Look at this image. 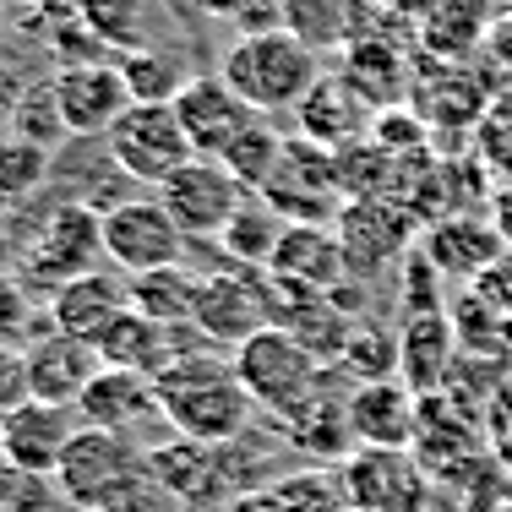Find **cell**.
<instances>
[{
	"label": "cell",
	"instance_id": "cell-21",
	"mask_svg": "<svg viewBox=\"0 0 512 512\" xmlns=\"http://www.w3.org/2000/svg\"><path fill=\"white\" fill-rule=\"evenodd\" d=\"M349 425H355V447H414L420 393H409L398 376L355 382L349 387Z\"/></svg>",
	"mask_w": 512,
	"mask_h": 512
},
{
	"label": "cell",
	"instance_id": "cell-16",
	"mask_svg": "<svg viewBox=\"0 0 512 512\" xmlns=\"http://www.w3.org/2000/svg\"><path fill=\"white\" fill-rule=\"evenodd\" d=\"M82 414L77 409H60V404H39L28 398L22 409L0 414V453H6L17 469L39 474V480H55L60 458H66L71 436L82 431Z\"/></svg>",
	"mask_w": 512,
	"mask_h": 512
},
{
	"label": "cell",
	"instance_id": "cell-31",
	"mask_svg": "<svg viewBox=\"0 0 512 512\" xmlns=\"http://www.w3.org/2000/svg\"><path fill=\"white\" fill-rule=\"evenodd\" d=\"M55 175V153L39 142H0V202H28L44 191V180Z\"/></svg>",
	"mask_w": 512,
	"mask_h": 512
},
{
	"label": "cell",
	"instance_id": "cell-14",
	"mask_svg": "<svg viewBox=\"0 0 512 512\" xmlns=\"http://www.w3.org/2000/svg\"><path fill=\"white\" fill-rule=\"evenodd\" d=\"M175 115H180V126H186L197 158H224L256 120H267V115H256V109L240 99L218 71L213 77H191L186 82V93L175 99Z\"/></svg>",
	"mask_w": 512,
	"mask_h": 512
},
{
	"label": "cell",
	"instance_id": "cell-5",
	"mask_svg": "<svg viewBox=\"0 0 512 512\" xmlns=\"http://www.w3.org/2000/svg\"><path fill=\"white\" fill-rule=\"evenodd\" d=\"M229 360H235L246 393L256 398V409H267L273 420H284V414H295L300 404H311L327 387V376H333V365H322L295 333H284V327H262V333L246 338Z\"/></svg>",
	"mask_w": 512,
	"mask_h": 512
},
{
	"label": "cell",
	"instance_id": "cell-11",
	"mask_svg": "<svg viewBox=\"0 0 512 512\" xmlns=\"http://www.w3.org/2000/svg\"><path fill=\"white\" fill-rule=\"evenodd\" d=\"M60 120H66V137L77 142H99L109 137L120 115L131 109V88L120 77V60H71L50 77Z\"/></svg>",
	"mask_w": 512,
	"mask_h": 512
},
{
	"label": "cell",
	"instance_id": "cell-32",
	"mask_svg": "<svg viewBox=\"0 0 512 512\" xmlns=\"http://www.w3.org/2000/svg\"><path fill=\"white\" fill-rule=\"evenodd\" d=\"M284 142H289V137H278V131L267 126V120H256V126H251L246 137H240L224 158H218V164H224V169H229V175H235L246 191H262L267 180H273L278 158H284Z\"/></svg>",
	"mask_w": 512,
	"mask_h": 512
},
{
	"label": "cell",
	"instance_id": "cell-43",
	"mask_svg": "<svg viewBox=\"0 0 512 512\" xmlns=\"http://www.w3.org/2000/svg\"><path fill=\"white\" fill-rule=\"evenodd\" d=\"M11 273H17V251H11L6 229H0V278H11Z\"/></svg>",
	"mask_w": 512,
	"mask_h": 512
},
{
	"label": "cell",
	"instance_id": "cell-34",
	"mask_svg": "<svg viewBox=\"0 0 512 512\" xmlns=\"http://www.w3.org/2000/svg\"><path fill=\"white\" fill-rule=\"evenodd\" d=\"M44 327H50V316H39L28 284H22V278H0V344L28 349Z\"/></svg>",
	"mask_w": 512,
	"mask_h": 512
},
{
	"label": "cell",
	"instance_id": "cell-22",
	"mask_svg": "<svg viewBox=\"0 0 512 512\" xmlns=\"http://www.w3.org/2000/svg\"><path fill=\"white\" fill-rule=\"evenodd\" d=\"M338 77L349 82V88L360 93L365 104L382 115V109H398V104H409V93H414V66H409V55L398 50L393 39H382V33H365V39H355L344 55H338Z\"/></svg>",
	"mask_w": 512,
	"mask_h": 512
},
{
	"label": "cell",
	"instance_id": "cell-37",
	"mask_svg": "<svg viewBox=\"0 0 512 512\" xmlns=\"http://www.w3.org/2000/svg\"><path fill=\"white\" fill-rule=\"evenodd\" d=\"M28 398H33V382H28V349L0 344V414L22 409Z\"/></svg>",
	"mask_w": 512,
	"mask_h": 512
},
{
	"label": "cell",
	"instance_id": "cell-35",
	"mask_svg": "<svg viewBox=\"0 0 512 512\" xmlns=\"http://www.w3.org/2000/svg\"><path fill=\"white\" fill-rule=\"evenodd\" d=\"M425 120H420V109L414 104H398V109H382L376 115V126H371V142L382 153H393V158H420L425 153Z\"/></svg>",
	"mask_w": 512,
	"mask_h": 512
},
{
	"label": "cell",
	"instance_id": "cell-18",
	"mask_svg": "<svg viewBox=\"0 0 512 512\" xmlns=\"http://www.w3.org/2000/svg\"><path fill=\"white\" fill-rule=\"evenodd\" d=\"M295 126H300L306 142H316V148L349 153V148H360V142H371L376 109L365 104L338 71H322V82H316L306 99H300V109H295Z\"/></svg>",
	"mask_w": 512,
	"mask_h": 512
},
{
	"label": "cell",
	"instance_id": "cell-30",
	"mask_svg": "<svg viewBox=\"0 0 512 512\" xmlns=\"http://www.w3.org/2000/svg\"><path fill=\"white\" fill-rule=\"evenodd\" d=\"M120 77L131 88V104H175L186 93L191 71L175 50H126L120 55Z\"/></svg>",
	"mask_w": 512,
	"mask_h": 512
},
{
	"label": "cell",
	"instance_id": "cell-17",
	"mask_svg": "<svg viewBox=\"0 0 512 512\" xmlns=\"http://www.w3.org/2000/svg\"><path fill=\"white\" fill-rule=\"evenodd\" d=\"M126 311H131V278H115V273H104V267L60 284L55 295L44 300V316H50L55 333H71V338H82V344H99Z\"/></svg>",
	"mask_w": 512,
	"mask_h": 512
},
{
	"label": "cell",
	"instance_id": "cell-28",
	"mask_svg": "<svg viewBox=\"0 0 512 512\" xmlns=\"http://www.w3.org/2000/svg\"><path fill=\"white\" fill-rule=\"evenodd\" d=\"M197 295H202V273H191L186 262L131 278V311L153 316L164 327H180V333H191V322H197Z\"/></svg>",
	"mask_w": 512,
	"mask_h": 512
},
{
	"label": "cell",
	"instance_id": "cell-38",
	"mask_svg": "<svg viewBox=\"0 0 512 512\" xmlns=\"http://www.w3.org/2000/svg\"><path fill=\"white\" fill-rule=\"evenodd\" d=\"M207 17H235L240 28H278V0H191Z\"/></svg>",
	"mask_w": 512,
	"mask_h": 512
},
{
	"label": "cell",
	"instance_id": "cell-23",
	"mask_svg": "<svg viewBox=\"0 0 512 512\" xmlns=\"http://www.w3.org/2000/svg\"><path fill=\"white\" fill-rule=\"evenodd\" d=\"M371 22H382L371 0H278V28H289L316 55H327V50L344 55L365 33H382Z\"/></svg>",
	"mask_w": 512,
	"mask_h": 512
},
{
	"label": "cell",
	"instance_id": "cell-8",
	"mask_svg": "<svg viewBox=\"0 0 512 512\" xmlns=\"http://www.w3.org/2000/svg\"><path fill=\"white\" fill-rule=\"evenodd\" d=\"M349 512H431V480L414 447H355L338 463Z\"/></svg>",
	"mask_w": 512,
	"mask_h": 512
},
{
	"label": "cell",
	"instance_id": "cell-12",
	"mask_svg": "<svg viewBox=\"0 0 512 512\" xmlns=\"http://www.w3.org/2000/svg\"><path fill=\"white\" fill-rule=\"evenodd\" d=\"M333 229H338V246H344L349 278H371L376 267H387L414 240L420 218L398 197H376V202H349Z\"/></svg>",
	"mask_w": 512,
	"mask_h": 512
},
{
	"label": "cell",
	"instance_id": "cell-13",
	"mask_svg": "<svg viewBox=\"0 0 512 512\" xmlns=\"http://www.w3.org/2000/svg\"><path fill=\"white\" fill-rule=\"evenodd\" d=\"M262 327H273L267 322V300H262V273H202L197 322H191V333L202 344L240 349Z\"/></svg>",
	"mask_w": 512,
	"mask_h": 512
},
{
	"label": "cell",
	"instance_id": "cell-1",
	"mask_svg": "<svg viewBox=\"0 0 512 512\" xmlns=\"http://www.w3.org/2000/svg\"><path fill=\"white\" fill-rule=\"evenodd\" d=\"M153 387H158V409H164L169 431L191 436V442L229 447V442H240L256 420V398L246 393L235 360H218L207 344L186 349Z\"/></svg>",
	"mask_w": 512,
	"mask_h": 512
},
{
	"label": "cell",
	"instance_id": "cell-25",
	"mask_svg": "<svg viewBox=\"0 0 512 512\" xmlns=\"http://www.w3.org/2000/svg\"><path fill=\"white\" fill-rule=\"evenodd\" d=\"M82 425H99V431H120L131 436L137 425L148 420H164V409H158V387L148 382V376H131V371H99V382L82 393Z\"/></svg>",
	"mask_w": 512,
	"mask_h": 512
},
{
	"label": "cell",
	"instance_id": "cell-27",
	"mask_svg": "<svg viewBox=\"0 0 512 512\" xmlns=\"http://www.w3.org/2000/svg\"><path fill=\"white\" fill-rule=\"evenodd\" d=\"M502 256V235L491 224H469V218H447L425 235V262L436 273H458V278H480L491 273V262Z\"/></svg>",
	"mask_w": 512,
	"mask_h": 512
},
{
	"label": "cell",
	"instance_id": "cell-40",
	"mask_svg": "<svg viewBox=\"0 0 512 512\" xmlns=\"http://www.w3.org/2000/svg\"><path fill=\"white\" fill-rule=\"evenodd\" d=\"M371 6H376V17H425L436 0H371Z\"/></svg>",
	"mask_w": 512,
	"mask_h": 512
},
{
	"label": "cell",
	"instance_id": "cell-29",
	"mask_svg": "<svg viewBox=\"0 0 512 512\" xmlns=\"http://www.w3.org/2000/svg\"><path fill=\"white\" fill-rule=\"evenodd\" d=\"M284 229H289L284 213H273L262 197H251V202L235 213V224L218 235V251H224L235 267H246V273H267V267H273V256H278Z\"/></svg>",
	"mask_w": 512,
	"mask_h": 512
},
{
	"label": "cell",
	"instance_id": "cell-15",
	"mask_svg": "<svg viewBox=\"0 0 512 512\" xmlns=\"http://www.w3.org/2000/svg\"><path fill=\"white\" fill-rule=\"evenodd\" d=\"M148 480L169 496V502H180V507L235 502V496H229L224 447L191 442V436H169V442L148 447Z\"/></svg>",
	"mask_w": 512,
	"mask_h": 512
},
{
	"label": "cell",
	"instance_id": "cell-39",
	"mask_svg": "<svg viewBox=\"0 0 512 512\" xmlns=\"http://www.w3.org/2000/svg\"><path fill=\"white\" fill-rule=\"evenodd\" d=\"M224 512H289V502L273 491V485H267V491H246V496H235V502H229Z\"/></svg>",
	"mask_w": 512,
	"mask_h": 512
},
{
	"label": "cell",
	"instance_id": "cell-10",
	"mask_svg": "<svg viewBox=\"0 0 512 512\" xmlns=\"http://www.w3.org/2000/svg\"><path fill=\"white\" fill-rule=\"evenodd\" d=\"M251 197L256 191L240 186L218 158H191L180 175H169L164 186H158V202L169 207V218L180 224L186 240H218Z\"/></svg>",
	"mask_w": 512,
	"mask_h": 512
},
{
	"label": "cell",
	"instance_id": "cell-6",
	"mask_svg": "<svg viewBox=\"0 0 512 512\" xmlns=\"http://www.w3.org/2000/svg\"><path fill=\"white\" fill-rule=\"evenodd\" d=\"M104 148L120 164V175L137 180V186H153V191L197 158L186 126H180V115H175V104H131L126 115L109 126Z\"/></svg>",
	"mask_w": 512,
	"mask_h": 512
},
{
	"label": "cell",
	"instance_id": "cell-7",
	"mask_svg": "<svg viewBox=\"0 0 512 512\" xmlns=\"http://www.w3.org/2000/svg\"><path fill=\"white\" fill-rule=\"evenodd\" d=\"M256 197L273 213H284L289 224H338V213L349 207L344 180H338V153L316 148L306 137L284 142V158H278L273 180Z\"/></svg>",
	"mask_w": 512,
	"mask_h": 512
},
{
	"label": "cell",
	"instance_id": "cell-4",
	"mask_svg": "<svg viewBox=\"0 0 512 512\" xmlns=\"http://www.w3.org/2000/svg\"><path fill=\"white\" fill-rule=\"evenodd\" d=\"M104 262V213L93 202H55L44 213V224L22 240L17 251V278L44 295H55L60 284L93 273Z\"/></svg>",
	"mask_w": 512,
	"mask_h": 512
},
{
	"label": "cell",
	"instance_id": "cell-20",
	"mask_svg": "<svg viewBox=\"0 0 512 512\" xmlns=\"http://www.w3.org/2000/svg\"><path fill=\"white\" fill-rule=\"evenodd\" d=\"M197 344H202L197 333H180V327H164V322H153V316H142V311H126L93 349H99V360L109 365V371H131V376L158 382L169 365Z\"/></svg>",
	"mask_w": 512,
	"mask_h": 512
},
{
	"label": "cell",
	"instance_id": "cell-9",
	"mask_svg": "<svg viewBox=\"0 0 512 512\" xmlns=\"http://www.w3.org/2000/svg\"><path fill=\"white\" fill-rule=\"evenodd\" d=\"M186 246L191 240L180 235V224L158 197H120L115 207H104V256L120 273L142 278L158 267H180Z\"/></svg>",
	"mask_w": 512,
	"mask_h": 512
},
{
	"label": "cell",
	"instance_id": "cell-2",
	"mask_svg": "<svg viewBox=\"0 0 512 512\" xmlns=\"http://www.w3.org/2000/svg\"><path fill=\"white\" fill-rule=\"evenodd\" d=\"M218 77L256 115H278V109H300V99L322 82V55L311 44H300L289 28H251L224 50Z\"/></svg>",
	"mask_w": 512,
	"mask_h": 512
},
{
	"label": "cell",
	"instance_id": "cell-42",
	"mask_svg": "<svg viewBox=\"0 0 512 512\" xmlns=\"http://www.w3.org/2000/svg\"><path fill=\"white\" fill-rule=\"evenodd\" d=\"M491 453H496V469H502L507 480H512V436H496V447H491Z\"/></svg>",
	"mask_w": 512,
	"mask_h": 512
},
{
	"label": "cell",
	"instance_id": "cell-26",
	"mask_svg": "<svg viewBox=\"0 0 512 512\" xmlns=\"http://www.w3.org/2000/svg\"><path fill=\"white\" fill-rule=\"evenodd\" d=\"M267 273L295 278V284H311V289H322V295H333V289L349 278L344 246H338V229L333 224H289Z\"/></svg>",
	"mask_w": 512,
	"mask_h": 512
},
{
	"label": "cell",
	"instance_id": "cell-41",
	"mask_svg": "<svg viewBox=\"0 0 512 512\" xmlns=\"http://www.w3.org/2000/svg\"><path fill=\"white\" fill-rule=\"evenodd\" d=\"M463 6H469L474 17L485 22V28H491V22H507V17H512V0H463Z\"/></svg>",
	"mask_w": 512,
	"mask_h": 512
},
{
	"label": "cell",
	"instance_id": "cell-33",
	"mask_svg": "<svg viewBox=\"0 0 512 512\" xmlns=\"http://www.w3.org/2000/svg\"><path fill=\"white\" fill-rule=\"evenodd\" d=\"M338 365H344L355 382H387V376L398 371V338H382L376 327L355 322V333H349L344 355H338Z\"/></svg>",
	"mask_w": 512,
	"mask_h": 512
},
{
	"label": "cell",
	"instance_id": "cell-3",
	"mask_svg": "<svg viewBox=\"0 0 512 512\" xmlns=\"http://www.w3.org/2000/svg\"><path fill=\"white\" fill-rule=\"evenodd\" d=\"M137 485H148V453L131 436L99 431V425H82L55 469L60 502L77 512H109L126 502Z\"/></svg>",
	"mask_w": 512,
	"mask_h": 512
},
{
	"label": "cell",
	"instance_id": "cell-24",
	"mask_svg": "<svg viewBox=\"0 0 512 512\" xmlns=\"http://www.w3.org/2000/svg\"><path fill=\"white\" fill-rule=\"evenodd\" d=\"M447 371H453V322L442 311H409L398 333V382L431 398L447 387Z\"/></svg>",
	"mask_w": 512,
	"mask_h": 512
},
{
	"label": "cell",
	"instance_id": "cell-36",
	"mask_svg": "<svg viewBox=\"0 0 512 512\" xmlns=\"http://www.w3.org/2000/svg\"><path fill=\"white\" fill-rule=\"evenodd\" d=\"M82 17L88 28L109 44H126V50H142L137 44V22H142V0H82Z\"/></svg>",
	"mask_w": 512,
	"mask_h": 512
},
{
	"label": "cell",
	"instance_id": "cell-19",
	"mask_svg": "<svg viewBox=\"0 0 512 512\" xmlns=\"http://www.w3.org/2000/svg\"><path fill=\"white\" fill-rule=\"evenodd\" d=\"M99 371H104L99 349L82 344V338H71V333L44 327V333L28 344V382H33V398H39V404L77 409L82 393L99 382Z\"/></svg>",
	"mask_w": 512,
	"mask_h": 512
}]
</instances>
